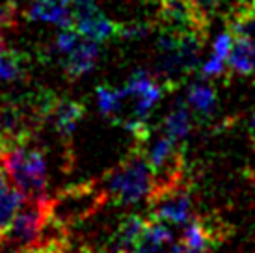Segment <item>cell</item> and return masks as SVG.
Here are the masks:
<instances>
[{"label": "cell", "instance_id": "6da1fadb", "mask_svg": "<svg viewBox=\"0 0 255 253\" xmlns=\"http://www.w3.org/2000/svg\"><path fill=\"white\" fill-rule=\"evenodd\" d=\"M156 186L153 169L142 149H134L121 160L112 171H108L103 181V192L118 205H136L149 199Z\"/></svg>", "mask_w": 255, "mask_h": 253}, {"label": "cell", "instance_id": "7a4b0ae2", "mask_svg": "<svg viewBox=\"0 0 255 253\" xmlns=\"http://www.w3.org/2000/svg\"><path fill=\"white\" fill-rule=\"evenodd\" d=\"M7 179L26 197L45 196L49 184V164L39 147L28 143L11 149L4 155Z\"/></svg>", "mask_w": 255, "mask_h": 253}, {"label": "cell", "instance_id": "3957f363", "mask_svg": "<svg viewBox=\"0 0 255 253\" xmlns=\"http://www.w3.org/2000/svg\"><path fill=\"white\" fill-rule=\"evenodd\" d=\"M147 203L153 220L162 224L183 225L194 218V199L184 179L173 184L156 186Z\"/></svg>", "mask_w": 255, "mask_h": 253}, {"label": "cell", "instance_id": "277c9868", "mask_svg": "<svg viewBox=\"0 0 255 253\" xmlns=\"http://www.w3.org/2000/svg\"><path fill=\"white\" fill-rule=\"evenodd\" d=\"M84 106L71 101V99H50L47 112H45V121H50L54 130L64 138H69L77 130L78 123L84 118Z\"/></svg>", "mask_w": 255, "mask_h": 253}, {"label": "cell", "instance_id": "5b68a950", "mask_svg": "<svg viewBox=\"0 0 255 253\" xmlns=\"http://www.w3.org/2000/svg\"><path fill=\"white\" fill-rule=\"evenodd\" d=\"M97 58H99V41L90 37L80 39L77 47L71 52H67V58L64 60L65 77L69 80H77L82 75L90 73L97 63Z\"/></svg>", "mask_w": 255, "mask_h": 253}, {"label": "cell", "instance_id": "8992f818", "mask_svg": "<svg viewBox=\"0 0 255 253\" xmlns=\"http://www.w3.org/2000/svg\"><path fill=\"white\" fill-rule=\"evenodd\" d=\"M227 30L233 37L248 39L255 45V0H237L226 13Z\"/></svg>", "mask_w": 255, "mask_h": 253}, {"label": "cell", "instance_id": "52a82bcc", "mask_svg": "<svg viewBox=\"0 0 255 253\" xmlns=\"http://www.w3.org/2000/svg\"><path fill=\"white\" fill-rule=\"evenodd\" d=\"M32 21H47L60 28H75V17L69 0H34L28 9Z\"/></svg>", "mask_w": 255, "mask_h": 253}, {"label": "cell", "instance_id": "ba28073f", "mask_svg": "<svg viewBox=\"0 0 255 253\" xmlns=\"http://www.w3.org/2000/svg\"><path fill=\"white\" fill-rule=\"evenodd\" d=\"M24 201H26V196L13 183L0 184V233L9 227Z\"/></svg>", "mask_w": 255, "mask_h": 253}, {"label": "cell", "instance_id": "9c48e42d", "mask_svg": "<svg viewBox=\"0 0 255 253\" xmlns=\"http://www.w3.org/2000/svg\"><path fill=\"white\" fill-rule=\"evenodd\" d=\"M75 28L78 30V34L82 37H90L95 41H105L108 37L120 34V26L114 24L103 11H97L95 15L88 17L84 21H78L75 24Z\"/></svg>", "mask_w": 255, "mask_h": 253}, {"label": "cell", "instance_id": "30bf717a", "mask_svg": "<svg viewBox=\"0 0 255 253\" xmlns=\"http://www.w3.org/2000/svg\"><path fill=\"white\" fill-rule=\"evenodd\" d=\"M164 134H168L175 143H181L188 138L192 128V116L184 103H175L171 112L164 120Z\"/></svg>", "mask_w": 255, "mask_h": 253}, {"label": "cell", "instance_id": "8fae6325", "mask_svg": "<svg viewBox=\"0 0 255 253\" xmlns=\"http://www.w3.org/2000/svg\"><path fill=\"white\" fill-rule=\"evenodd\" d=\"M254 58H255V45L242 39V37H235V43L231 47V52L227 56L229 67L239 73L242 77H248L254 73Z\"/></svg>", "mask_w": 255, "mask_h": 253}, {"label": "cell", "instance_id": "7c38bea8", "mask_svg": "<svg viewBox=\"0 0 255 253\" xmlns=\"http://www.w3.org/2000/svg\"><path fill=\"white\" fill-rule=\"evenodd\" d=\"M128 99L125 88H108V86H99L97 88V105L103 116L116 120L120 116L123 103Z\"/></svg>", "mask_w": 255, "mask_h": 253}, {"label": "cell", "instance_id": "4fadbf2b", "mask_svg": "<svg viewBox=\"0 0 255 253\" xmlns=\"http://www.w3.org/2000/svg\"><path fill=\"white\" fill-rule=\"evenodd\" d=\"M188 105L196 110L198 114L203 116H211L216 108V93L211 84L205 82H196L190 86L188 90Z\"/></svg>", "mask_w": 255, "mask_h": 253}, {"label": "cell", "instance_id": "5bb4252c", "mask_svg": "<svg viewBox=\"0 0 255 253\" xmlns=\"http://www.w3.org/2000/svg\"><path fill=\"white\" fill-rule=\"evenodd\" d=\"M22 77H24V62H22V58L13 50L6 49L0 54V80L17 82Z\"/></svg>", "mask_w": 255, "mask_h": 253}, {"label": "cell", "instance_id": "9a60e30c", "mask_svg": "<svg viewBox=\"0 0 255 253\" xmlns=\"http://www.w3.org/2000/svg\"><path fill=\"white\" fill-rule=\"evenodd\" d=\"M69 4H71V11L75 17V24L101 11L97 6V0H69Z\"/></svg>", "mask_w": 255, "mask_h": 253}, {"label": "cell", "instance_id": "2e32d148", "mask_svg": "<svg viewBox=\"0 0 255 253\" xmlns=\"http://www.w3.org/2000/svg\"><path fill=\"white\" fill-rule=\"evenodd\" d=\"M235 43V37L233 34L227 30V32H224V34H220L218 37H216V41H214L213 45V50L214 54L218 58H224V60H227V56H229V52H231V47H233Z\"/></svg>", "mask_w": 255, "mask_h": 253}, {"label": "cell", "instance_id": "e0dca14e", "mask_svg": "<svg viewBox=\"0 0 255 253\" xmlns=\"http://www.w3.org/2000/svg\"><path fill=\"white\" fill-rule=\"evenodd\" d=\"M226 71H227L226 60H224V58H218L216 54L209 58V60L203 63V67H201L203 77H222Z\"/></svg>", "mask_w": 255, "mask_h": 253}, {"label": "cell", "instance_id": "ac0fdd59", "mask_svg": "<svg viewBox=\"0 0 255 253\" xmlns=\"http://www.w3.org/2000/svg\"><path fill=\"white\" fill-rule=\"evenodd\" d=\"M6 166H4V158H2V155H0V184L2 183H6Z\"/></svg>", "mask_w": 255, "mask_h": 253}, {"label": "cell", "instance_id": "d6986e66", "mask_svg": "<svg viewBox=\"0 0 255 253\" xmlns=\"http://www.w3.org/2000/svg\"><path fill=\"white\" fill-rule=\"evenodd\" d=\"M175 253H205V252H199V250H190V248H186L183 242H181V244L177 246V252H175Z\"/></svg>", "mask_w": 255, "mask_h": 253}, {"label": "cell", "instance_id": "ffe728a7", "mask_svg": "<svg viewBox=\"0 0 255 253\" xmlns=\"http://www.w3.org/2000/svg\"><path fill=\"white\" fill-rule=\"evenodd\" d=\"M7 47H6V41H4V35H2V28H0V54L6 50Z\"/></svg>", "mask_w": 255, "mask_h": 253}]
</instances>
